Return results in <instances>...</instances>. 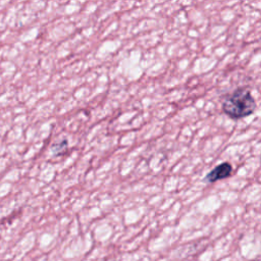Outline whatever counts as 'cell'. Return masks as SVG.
Masks as SVG:
<instances>
[{
	"label": "cell",
	"mask_w": 261,
	"mask_h": 261,
	"mask_svg": "<svg viewBox=\"0 0 261 261\" xmlns=\"http://www.w3.org/2000/svg\"><path fill=\"white\" fill-rule=\"evenodd\" d=\"M232 172V165L227 162L224 161L218 165H216L213 169H211L205 176V180L207 182H215L218 181L220 179L226 178L228 176H230Z\"/></svg>",
	"instance_id": "7a4b0ae2"
},
{
	"label": "cell",
	"mask_w": 261,
	"mask_h": 261,
	"mask_svg": "<svg viewBox=\"0 0 261 261\" xmlns=\"http://www.w3.org/2000/svg\"><path fill=\"white\" fill-rule=\"evenodd\" d=\"M68 141L67 139H62L51 146V151L54 156H62L67 152Z\"/></svg>",
	"instance_id": "3957f363"
},
{
	"label": "cell",
	"mask_w": 261,
	"mask_h": 261,
	"mask_svg": "<svg viewBox=\"0 0 261 261\" xmlns=\"http://www.w3.org/2000/svg\"><path fill=\"white\" fill-rule=\"evenodd\" d=\"M256 109V102L247 88H238L222 102L223 112L232 119L251 115Z\"/></svg>",
	"instance_id": "6da1fadb"
}]
</instances>
